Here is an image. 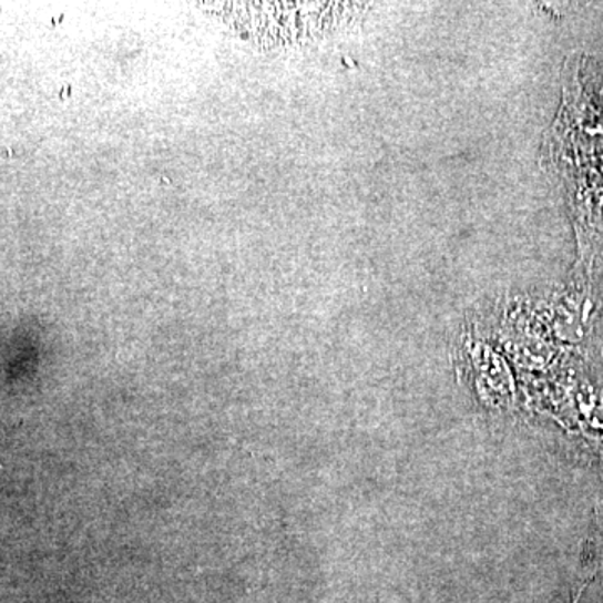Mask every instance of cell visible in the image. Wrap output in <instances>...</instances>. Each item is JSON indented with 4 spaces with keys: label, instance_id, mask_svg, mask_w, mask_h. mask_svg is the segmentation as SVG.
I'll return each instance as SVG.
<instances>
[{
    "label": "cell",
    "instance_id": "obj_1",
    "mask_svg": "<svg viewBox=\"0 0 603 603\" xmlns=\"http://www.w3.org/2000/svg\"><path fill=\"white\" fill-rule=\"evenodd\" d=\"M592 218L595 225L603 231V193L593 196L592 200Z\"/></svg>",
    "mask_w": 603,
    "mask_h": 603
},
{
    "label": "cell",
    "instance_id": "obj_2",
    "mask_svg": "<svg viewBox=\"0 0 603 603\" xmlns=\"http://www.w3.org/2000/svg\"><path fill=\"white\" fill-rule=\"evenodd\" d=\"M580 595H582V592H580L579 595L575 596V600H573L572 603H579Z\"/></svg>",
    "mask_w": 603,
    "mask_h": 603
}]
</instances>
